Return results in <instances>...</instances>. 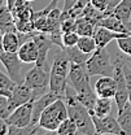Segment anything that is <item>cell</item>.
Segmentation results:
<instances>
[{
  "mask_svg": "<svg viewBox=\"0 0 131 135\" xmlns=\"http://www.w3.org/2000/svg\"><path fill=\"white\" fill-rule=\"evenodd\" d=\"M65 103L67 107L69 117L71 118L78 126L79 135H94L96 134V129L92 121L91 112L78 100L75 91L67 84L65 92Z\"/></svg>",
  "mask_w": 131,
  "mask_h": 135,
  "instance_id": "6da1fadb",
  "label": "cell"
},
{
  "mask_svg": "<svg viewBox=\"0 0 131 135\" xmlns=\"http://www.w3.org/2000/svg\"><path fill=\"white\" fill-rule=\"evenodd\" d=\"M70 69V61L64 48L55 55L53 62L51 66V77H49V91L60 95L65 99L66 87H67V75Z\"/></svg>",
  "mask_w": 131,
  "mask_h": 135,
  "instance_id": "7a4b0ae2",
  "label": "cell"
},
{
  "mask_svg": "<svg viewBox=\"0 0 131 135\" xmlns=\"http://www.w3.org/2000/svg\"><path fill=\"white\" fill-rule=\"evenodd\" d=\"M67 117H69V113H67L65 99H57L43 110L38 125L46 131L56 133L61 122Z\"/></svg>",
  "mask_w": 131,
  "mask_h": 135,
  "instance_id": "3957f363",
  "label": "cell"
},
{
  "mask_svg": "<svg viewBox=\"0 0 131 135\" xmlns=\"http://www.w3.org/2000/svg\"><path fill=\"white\" fill-rule=\"evenodd\" d=\"M49 77H51V68L48 65L35 64V66L26 73L23 82L30 88H33L34 100L49 91Z\"/></svg>",
  "mask_w": 131,
  "mask_h": 135,
  "instance_id": "277c9868",
  "label": "cell"
},
{
  "mask_svg": "<svg viewBox=\"0 0 131 135\" xmlns=\"http://www.w3.org/2000/svg\"><path fill=\"white\" fill-rule=\"evenodd\" d=\"M87 73L90 77L92 75H110L113 77L114 73V64L110 59V55L104 48L98 47L96 51L92 53V56L88 57V60L84 64Z\"/></svg>",
  "mask_w": 131,
  "mask_h": 135,
  "instance_id": "5b68a950",
  "label": "cell"
},
{
  "mask_svg": "<svg viewBox=\"0 0 131 135\" xmlns=\"http://www.w3.org/2000/svg\"><path fill=\"white\" fill-rule=\"evenodd\" d=\"M0 62L3 64V66L5 68L8 75L16 82L21 83L23 82L25 78H22L21 70H22V61L18 56L17 52H1L0 53Z\"/></svg>",
  "mask_w": 131,
  "mask_h": 135,
  "instance_id": "8992f818",
  "label": "cell"
},
{
  "mask_svg": "<svg viewBox=\"0 0 131 135\" xmlns=\"http://www.w3.org/2000/svg\"><path fill=\"white\" fill-rule=\"evenodd\" d=\"M5 121L8 126L17 127V129H22L31 125L33 123V101H29L16 108Z\"/></svg>",
  "mask_w": 131,
  "mask_h": 135,
  "instance_id": "52a82bcc",
  "label": "cell"
},
{
  "mask_svg": "<svg viewBox=\"0 0 131 135\" xmlns=\"http://www.w3.org/2000/svg\"><path fill=\"white\" fill-rule=\"evenodd\" d=\"M92 121L96 129V134H113V135H125L122 127L118 123V119L113 116L108 114L105 117H98L92 114Z\"/></svg>",
  "mask_w": 131,
  "mask_h": 135,
  "instance_id": "ba28073f",
  "label": "cell"
},
{
  "mask_svg": "<svg viewBox=\"0 0 131 135\" xmlns=\"http://www.w3.org/2000/svg\"><path fill=\"white\" fill-rule=\"evenodd\" d=\"M8 99H9V104H11L12 110H14L16 108L29 103V101H34L33 88H30L25 82L16 83L12 94L8 96Z\"/></svg>",
  "mask_w": 131,
  "mask_h": 135,
  "instance_id": "9c48e42d",
  "label": "cell"
},
{
  "mask_svg": "<svg viewBox=\"0 0 131 135\" xmlns=\"http://www.w3.org/2000/svg\"><path fill=\"white\" fill-rule=\"evenodd\" d=\"M57 99H62L60 95L52 92V91H48L46 92L44 95H42L40 98L35 99L33 101V123L36 125L39 122V118H40V114L43 113V110L48 107L49 104H52L53 101H56Z\"/></svg>",
  "mask_w": 131,
  "mask_h": 135,
  "instance_id": "30bf717a",
  "label": "cell"
},
{
  "mask_svg": "<svg viewBox=\"0 0 131 135\" xmlns=\"http://www.w3.org/2000/svg\"><path fill=\"white\" fill-rule=\"evenodd\" d=\"M117 84L113 77L110 75H101L95 83V92L99 98H109L114 99Z\"/></svg>",
  "mask_w": 131,
  "mask_h": 135,
  "instance_id": "8fae6325",
  "label": "cell"
},
{
  "mask_svg": "<svg viewBox=\"0 0 131 135\" xmlns=\"http://www.w3.org/2000/svg\"><path fill=\"white\" fill-rule=\"evenodd\" d=\"M18 56L21 59L22 62L25 64H33L36 62L38 57H39V47L36 44V42L33 38L27 39L26 42H23L18 50Z\"/></svg>",
  "mask_w": 131,
  "mask_h": 135,
  "instance_id": "7c38bea8",
  "label": "cell"
},
{
  "mask_svg": "<svg viewBox=\"0 0 131 135\" xmlns=\"http://www.w3.org/2000/svg\"><path fill=\"white\" fill-rule=\"evenodd\" d=\"M125 35H127V34L118 33V31L109 30V29L103 27V26H98V27H96V31L94 34V38H95V40H96L98 47L104 48V47H106L112 40H114V39L117 40V39H119V38H122V36H125Z\"/></svg>",
  "mask_w": 131,
  "mask_h": 135,
  "instance_id": "4fadbf2b",
  "label": "cell"
},
{
  "mask_svg": "<svg viewBox=\"0 0 131 135\" xmlns=\"http://www.w3.org/2000/svg\"><path fill=\"white\" fill-rule=\"evenodd\" d=\"M0 31L3 34L8 33V31H17L13 13L8 8L7 4L0 5Z\"/></svg>",
  "mask_w": 131,
  "mask_h": 135,
  "instance_id": "5bb4252c",
  "label": "cell"
},
{
  "mask_svg": "<svg viewBox=\"0 0 131 135\" xmlns=\"http://www.w3.org/2000/svg\"><path fill=\"white\" fill-rule=\"evenodd\" d=\"M98 26H103V27H106V29H109V30L118 31V33L131 34V31L127 29V26H126V23H125L122 20H119L117 16H114V15L105 16L98 23Z\"/></svg>",
  "mask_w": 131,
  "mask_h": 135,
  "instance_id": "9a60e30c",
  "label": "cell"
},
{
  "mask_svg": "<svg viewBox=\"0 0 131 135\" xmlns=\"http://www.w3.org/2000/svg\"><path fill=\"white\" fill-rule=\"evenodd\" d=\"M117 114L118 123L122 127L125 135H131V101H127L123 105V108L118 110Z\"/></svg>",
  "mask_w": 131,
  "mask_h": 135,
  "instance_id": "2e32d148",
  "label": "cell"
},
{
  "mask_svg": "<svg viewBox=\"0 0 131 135\" xmlns=\"http://www.w3.org/2000/svg\"><path fill=\"white\" fill-rule=\"evenodd\" d=\"M3 43H4V51L7 52H18L21 47V38L18 31H8L3 34Z\"/></svg>",
  "mask_w": 131,
  "mask_h": 135,
  "instance_id": "e0dca14e",
  "label": "cell"
},
{
  "mask_svg": "<svg viewBox=\"0 0 131 135\" xmlns=\"http://www.w3.org/2000/svg\"><path fill=\"white\" fill-rule=\"evenodd\" d=\"M96 25L90 21L88 18L86 17H79L77 18V22H75V31L79 34L81 36H94V34L96 31Z\"/></svg>",
  "mask_w": 131,
  "mask_h": 135,
  "instance_id": "ac0fdd59",
  "label": "cell"
},
{
  "mask_svg": "<svg viewBox=\"0 0 131 135\" xmlns=\"http://www.w3.org/2000/svg\"><path fill=\"white\" fill-rule=\"evenodd\" d=\"M112 105H113V99L109 98H98L94 112L91 114H96L98 117H105L110 114L112 112Z\"/></svg>",
  "mask_w": 131,
  "mask_h": 135,
  "instance_id": "d6986e66",
  "label": "cell"
},
{
  "mask_svg": "<svg viewBox=\"0 0 131 135\" xmlns=\"http://www.w3.org/2000/svg\"><path fill=\"white\" fill-rule=\"evenodd\" d=\"M64 51L66 52L67 59H69L70 62H74V64H86V61L88 60V55L82 52L77 46H74V47H64Z\"/></svg>",
  "mask_w": 131,
  "mask_h": 135,
  "instance_id": "ffe728a7",
  "label": "cell"
},
{
  "mask_svg": "<svg viewBox=\"0 0 131 135\" xmlns=\"http://www.w3.org/2000/svg\"><path fill=\"white\" fill-rule=\"evenodd\" d=\"M77 47L79 50L87 53V55H91L94 53L96 48H98V44H96V40L94 36H79V40L77 43Z\"/></svg>",
  "mask_w": 131,
  "mask_h": 135,
  "instance_id": "44dd1931",
  "label": "cell"
},
{
  "mask_svg": "<svg viewBox=\"0 0 131 135\" xmlns=\"http://www.w3.org/2000/svg\"><path fill=\"white\" fill-rule=\"evenodd\" d=\"M56 134L59 135H75L78 134V126L77 123L71 119L70 117H67L61 122V125L59 126V129L56 130Z\"/></svg>",
  "mask_w": 131,
  "mask_h": 135,
  "instance_id": "7402d4cb",
  "label": "cell"
},
{
  "mask_svg": "<svg viewBox=\"0 0 131 135\" xmlns=\"http://www.w3.org/2000/svg\"><path fill=\"white\" fill-rule=\"evenodd\" d=\"M14 86H16V82L9 75H5L4 73L0 71V95L9 96L12 94Z\"/></svg>",
  "mask_w": 131,
  "mask_h": 135,
  "instance_id": "603a6c76",
  "label": "cell"
},
{
  "mask_svg": "<svg viewBox=\"0 0 131 135\" xmlns=\"http://www.w3.org/2000/svg\"><path fill=\"white\" fill-rule=\"evenodd\" d=\"M12 112H13V110H12V108H11L8 96L0 95V117L7 119V118L11 116Z\"/></svg>",
  "mask_w": 131,
  "mask_h": 135,
  "instance_id": "cb8c5ba5",
  "label": "cell"
},
{
  "mask_svg": "<svg viewBox=\"0 0 131 135\" xmlns=\"http://www.w3.org/2000/svg\"><path fill=\"white\" fill-rule=\"evenodd\" d=\"M117 44H118V48L121 50V52L131 56V34H127V35L117 39Z\"/></svg>",
  "mask_w": 131,
  "mask_h": 135,
  "instance_id": "d4e9b609",
  "label": "cell"
},
{
  "mask_svg": "<svg viewBox=\"0 0 131 135\" xmlns=\"http://www.w3.org/2000/svg\"><path fill=\"white\" fill-rule=\"evenodd\" d=\"M79 34L77 31H69V33H64L62 35V42L65 47H74L77 46L78 40H79Z\"/></svg>",
  "mask_w": 131,
  "mask_h": 135,
  "instance_id": "484cf974",
  "label": "cell"
},
{
  "mask_svg": "<svg viewBox=\"0 0 131 135\" xmlns=\"http://www.w3.org/2000/svg\"><path fill=\"white\" fill-rule=\"evenodd\" d=\"M75 18H67L61 21V30L62 33H69V31H75Z\"/></svg>",
  "mask_w": 131,
  "mask_h": 135,
  "instance_id": "4316f807",
  "label": "cell"
},
{
  "mask_svg": "<svg viewBox=\"0 0 131 135\" xmlns=\"http://www.w3.org/2000/svg\"><path fill=\"white\" fill-rule=\"evenodd\" d=\"M96 9L101 11V12H106L108 7H109V0H91L90 1Z\"/></svg>",
  "mask_w": 131,
  "mask_h": 135,
  "instance_id": "83f0119b",
  "label": "cell"
},
{
  "mask_svg": "<svg viewBox=\"0 0 131 135\" xmlns=\"http://www.w3.org/2000/svg\"><path fill=\"white\" fill-rule=\"evenodd\" d=\"M122 0H109V7H108V11L105 12L106 13V16H109V15H113V12H114L115 7L121 3Z\"/></svg>",
  "mask_w": 131,
  "mask_h": 135,
  "instance_id": "f1b7e54d",
  "label": "cell"
},
{
  "mask_svg": "<svg viewBox=\"0 0 131 135\" xmlns=\"http://www.w3.org/2000/svg\"><path fill=\"white\" fill-rule=\"evenodd\" d=\"M8 134V123L4 118L0 117V135Z\"/></svg>",
  "mask_w": 131,
  "mask_h": 135,
  "instance_id": "f546056e",
  "label": "cell"
},
{
  "mask_svg": "<svg viewBox=\"0 0 131 135\" xmlns=\"http://www.w3.org/2000/svg\"><path fill=\"white\" fill-rule=\"evenodd\" d=\"M18 1H20V0H5V4H7V5H8V8L12 11V9H13V7L16 5Z\"/></svg>",
  "mask_w": 131,
  "mask_h": 135,
  "instance_id": "4dcf8cb0",
  "label": "cell"
},
{
  "mask_svg": "<svg viewBox=\"0 0 131 135\" xmlns=\"http://www.w3.org/2000/svg\"><path fill=\"white\" fill-rule=\"evenodd\" d=\"M4 52V43H3V33L0 31V53Z\"/></svg>",
  "mask_w": 131,
  "mask_h": 135,
  "instance_id": "1f68e13d",
  "label": "cell"
},
{
  "mask_svg": "<svg viewBox=\"0 0 131 135\" xmlns=\"http://www.w3.org/2000/svg\"><path fill=\"white\" fill-rule=\"evenodd\" d=\"M126 26H127V29H129V30L131 31V20L129 21V22H126Z\"/></svg>",
  "mask_w": 131,
  "mask_h": 135,
  "instance_id": "d6a6232c",
  "label": "cell"
},
{
  "mask_svg": "<svg viewBox=\"0 0 131 135\" xmlns=\"http://www.w3.org/2000/svg\"><path fill=\"white\" fill-rule=\"evenodd\" d=\"M4 3H5V0H0V5H3Z\"/></svg>",
  "mask_w": 131,
  "mask_h": 135,
  "instance_id": "836d02e7",
  "label": "cell"
},
{
  "mask_svg": "<svg viewBox=\"0 0 131 135\" xmlns=\"http://www.w3.org/2000/svg\"><path fill=\"white\" fill-rule=\"evenodd\" d=\"M26 1H30V3H33V1H35V0H26Z\"/></svg>",
  "mask_w": 131,
  "mask_h": 135,
  "instance_id": "e575fe53",
  "label": "cell"
}]
</instances>
